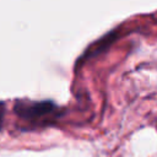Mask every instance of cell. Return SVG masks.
I'll list each match as a JSON object with an SVG mask.
<instances>
[{
    "instance_id": "6da1fadb",
    "label": "cell",
    "mask_w": 157,
    "mask_h": 157,
    "mask_svg": "<svg viewBox=\"0 0 157 157\" xmlns=\"http://www.w3.org/2000/svg\"><path fill=\"white\" fill-rule=\"evenodd\" d=\"M56 105L50 101H29L17 99L15 103V113L25 120H38L56 110Z\"/></svg>"
},
{
    "instance_id": "7a4b0ae2",
    "label": "cell",
    "mask_w": 157,
    "mask_h": 157,
    "mask_svg": "<svg viewBox=\"0 0 157 157\" xmlns=\"http://www.w3.org/2000/svg\"><path fill=\"white\" fill-rule=\"evenodd\" d=\"M4 118H5V104H4L2 102H0V130H1V128H2Z\"/></svg>"
}]
</instances>
